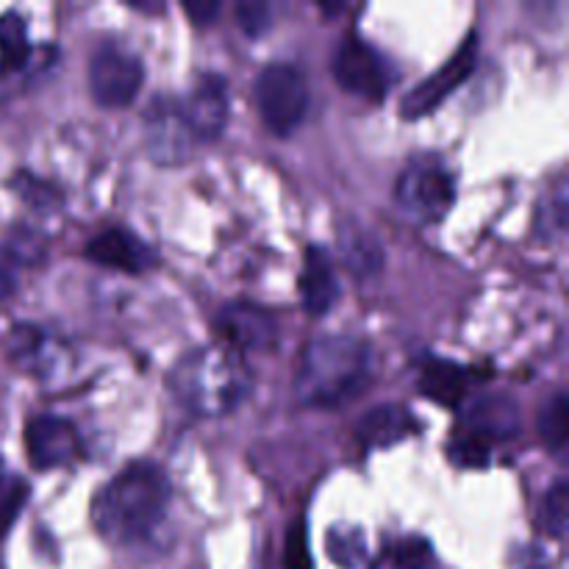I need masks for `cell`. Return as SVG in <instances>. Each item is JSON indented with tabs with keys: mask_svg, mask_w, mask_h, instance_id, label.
<instances>
[{
	"mask_svg": "<svg viewBox=\"0 0 569 569\" xmlns=\"http://www.w3.org/2000/svg\"><path fill=\"white\" fill-rule=\"evenodd\" d=\"M144 81V67L128 50L117 44H100L89 61V89L92 98L106 109H122L139 94Z\"/></svg>",
	"mask_w": 569,
	"mask_h": 569,
	"instance_id": "obj_6",
	"label": "cell"
},
{
	"mask_svg": "<svg viewBox=\"0 0 569 569\" xmlns=\"http://www.w3.org/2000/svg\"><path fill=\"white\" fill-rule=\"evenodd\" d=\"M415 417L403 406H378L359 422V442L365 448H389L415 431Z\"/></svg>",
	"mask_w": 569,
	"mask_h": 569,
	"instance_id": "obj_17",
	"label": "cell"
},
{
	"mask_svg": "<svg viewBox=\"0 0 569 569\" xmlns=\"http://www.w3.org/2000/svg\"><path fill=\"white\" fill-rule=\"evenodd\" d=\"M87 259L100 267H109V270L128 272V276H142V272L153 270L156 264L153 248L133 237L131 231H122V228H111V231L89 239Z\"/></svg>",
	"mask_w": 569,
	"mask_h": 569,
	"instance_id": "obj_13",
	"label": "cell"
},
{
	"mask_svg": "<svg viewBox=\"0 0 569 569\" xmlns=\"http://www.w3.org/2000/svg\"><path fill=\"white\" fill-rule=\"evenodd\" d=\"M539 437L548 445L553 453H565L567 437H569V400L567 392H556L553 398L545 400L539 409Z\"/></svg>",
	"mask_w": 569,
	"mask_h": 569,
	"instance_id": "obj_20",
	"label": "cell"
},
{
	"mask_svg": "<svg viewBox=\"0 0 569 569\" xmlns=\"http://www.w3.org/2000/svg\"><path fill=\"white\" fill-rule=\"evenodd\" d=\"M170 392L194 417H226L244 403L253 389V376L242 356L231 348L209 345L178 359L170 370Z\"/></svg>",
	"mask_w": 569,
	"mask_h": 569,
	"instance_id": "obj_3",
	"label": "cell"
},
{
	"mask_svg": "<svg viewBox=\"0 0 569 569\" xmlns=\"http://www.w3.org/2000/svg\"><path fill=\"white\" fill-rule=\"evenodd\" d=\"M489 453H492V445L487 439H481L478 433L461 431L459 437L450 439L448 456L453 465L465 467V470H478V467L489 465Z\"/></svg>",
	"mask_w": 569,
	"mask_h": 569,
	"instance_id": "obj_24",
	"label": "cell"
},
{
	"mask_svg": "<svg viewBox=\"0 0 569 569\" xmlns=\"http://www.w3.org/2000/svg\"><path fill=\"white\" fill-rule=\"evenodd\" d=\"M283 569H311L309 537H306L303 520H298L289 528L287 545H283Z\"/></svg>",
	"mask_w": 569,
	"mask_h": 569,
	"instance_id": "obj_26",
	"label": "cell"
},
{
	"mask_svg": "<svg viewBox=\"0 0 569 569\" xmlns=\"http://www.w3.org/2000/svg\"><path fill=\"white\" fill-rule=\"evenodd\" d=\"M172 489L153 461H133L111 478L92 503V522L114 545L148 542L170 511Z\"/></svg>",
	"mask_w": 569,
	"mask_h": 569,
	"instance_id": "obj_1",
	"label": "cell"
},
{
	"mask_svg": "<svg viewBox=\"0 0 569 569\" xmlns=\"http://www.w3.org/2000/svg\"><path fill=\"white\" fill-rule=\"evenodd\" d=\"M395 200L411 222L428 226V222L442 220L456 200L453 172L445 167L439 156H417L400 172Z\"/></svg>",
	"mask_w": 569,
	"mask_h": 569,
	"instance_id": "obj_4",
	"label": "cell"
},
{
	"mask_svg": "<svg viewBox=\"0 0 569 569\" xmlns=\"http://www.w3.org/2000/svg\"><path fill=\"white\" fill-rule=\"evenodd\" d=\"M328 553L342 569H359L367 561V539L361 528L339 522L328 531Z\"/></svg>",
	"mask_w": 569,
	"mask_h": 569,
	"instance_id": "obj_21",
	"label": "cell"
},
{
	"mask_svg": "<svg viewBox=\"0 0 569 569\" xmlns=\"http://www.w3.org/2000/svg\"><path fill=\"white\" fill-rule=\"evenodd\" d=\"M17 259L6 250V244H0V300L11 298L17 289Z\"/></svg>",
	"mask_w": 569,
	"mask_h": 569,
	"instance_id": "obj_28",
	"label": "cell"
},
{
	"mask_svg": "<svg viewBox=\"0 0 569 569\" xmlns=\"http://www.w3.org/2000/svg\"><path fill=\"white\" fill-rule=\"evenodd\" d=\"M183 11H187L194 26H209L220 14V3L217 0H192V3H183Z\"/></svg>",
	"mask_w": 569,
	"mask_h": 569,
	"instance_id": "obj_29",
	"label": "cell"
},
{
	"mask_svg": "<svg viewBox=\"0 0 569 569\" xmlns=\"http://www.w3.org/2000/svg\"><path fill=\"white\" fill-rule=\"evenodd\" d=\"M476 56H478V37L470 33L467 42L439 67L433 76H428L426 81L417 83L409 94L400 103V111H403L406 120H420V117L431 114L437 111L461 83L470 78L472 67H476Z\"/></svg>",
	"mask_w": 569,
	"mask_h": 569,
	"instance_id": "obj_7",
	"label": "cell"
},
{
	"mask_svg": "<svg viewBox=\"0 0 569 569\" xmlns=\"http://www.w3.org/2000/svg\"><path fill=\"white\" fill-rule=\"evenodd\" d=\"M465 431L481 439H509L520 431V409L509 395H483L465 409Z\"/></svg>",
	"mask_w": 569,
	"mask_h": 569,
	"instance_id": "obj_15",
	"label": "cell"
},
{
	"mask_svg": "<svg viewBox=\"0 0 569 569\" xmlns=\"http://www.w3.org/2000/svg\"><path fill=\"white\" fill-rule=\"evenodd\" d=\"M214 326L233 350H272L278 345L276 317L248 300H233L222 306Z\"/></svg>",
	"mask_w": 569,
	"mask_h": 569,
	"instance_id": "obj_11",
	"label": "cell"
},
{
	"mask_svg": "<svg viewBox=\"0 0 569 569\" xmlns=\"http://www.w3.org/2000/svg\"><path fill=\"white\" fill-rule=\"evenodd\" d=\"M395 569H437V553L422 537H409L395 548Z\"/></svg>",
	"mask_w": 569,
	"mask_h": 569,
	"instance_id": "obj_25",
	"label": "cell"
},
{
	"mask_svg": "<svg viewBox=\"0 0 569 569\" xmlns=\"http://www.w3.org/2000/svg\"><path fill=\"white\" fill-rule=\"evenodd\" d=\"M300 300L315 317L328 315L339 300V278L333 261L317 244L306 250L303 272H300Z\"/></svg>",
	"mask_w": 569,
	"mask_h": 569,
	"instance_id": "obj_14",
	"label": "cell"
},
{
	"mask_svg": "<svg viewBox=\"0 0 569 569\" xmlns=\"http://www.w3.org/2000/svg\"><path fill=\"white\" fill-rule=\"evenodd\" d=\"M339 253L348 270L356 278L376 276L383 264V250L370 231L359 228L356 222H345L339 228Z\"/></svg>",
	"mask_w": 569,
	"mask_h": 569,
	"instance_id": "obj_18",
	"label": "cell"
},
{
	"mask_svg": "<svg viewBox=\"0 0 569 569\" xmlns=\"http://www.w3.org/2000/svg\"><path fill=\"white\" fill-rule=\"evenodd\" d=\"M9 92H11V87H9V78H6V72L0 70V103H3V100L9 98Z\"/></svg>",
	"mask_w": 569,
	"mask_h": 569,
	"instance_id": "obj_30",
	"label": "cell"
},
{
	"mask_svg": "<svg viewBox=\"0 0 569 569\" xmlns=\"http://www.w3.org/2000/svg\"><path fill=\"white\" fill-rule=\"evenodd\" d=\"M333 76L339 87L365 100H383L389 89V70L383 56L370 42L359 37H348L333 59Z\"/></svg>",
	"mask_w": 569,
	"mask_h": 569,
	"instance_id": "obj_8",
	"label": "cell"
},
{
	"mask_svg": "<svg viewBox=\"0 0 569 569\" xmlns=\"http://www.w3.org/2000/svg\"><path fill=\"white\" fill-rule=\"evenodd\" d=\"M26 453L37 470H56L81 456V437L70 420L39 415L26 426Z\"/></svg>",
	"mask_w": 569,
	"mask_h": 569,
	"instance_id": "obj_10",
	"label": "cell"
},
{
	"mask_svg": "<svg viewBox=\"0 0 569 569\" xmlns=\"http://www.w3.org/2000/svg\"><path fill=\"white\" fill-rule=\"evenodd\" d=\"M237 22L248 37H261L272 26V6L253 0V3H237Z\"/></svg>",
	"mask_w": 569,
	"mask_h": 569,
	"instance_id": "obj_27",
	"label": "cell"
},
{
	"mask_svg": "<svg viewBox=\"0 0 569 569\" xmlns=\"http://www.w3.org/2000/svg\"><path fill=\"white\" fill-rule=\"evenodd\" d=\"M470 383V370L453 365V361L433 359L428 361L426 370H422L420 392L426 395V398H431L433 403L450 406V409H453V406L465 403Z\"/></svg>",
	"mask_w": 569,
	"mask_h": 569,
	"instance_id": "obj_16",
	"label": "cell"
},
{
	"mask_svg": "<svg viewBox=\"0 0 569 569\" xmlns=\"http://www.w3.org/2000/svg\"><path fill=\"white\" fill-rule=\"evenodd\" d=\"M26 500H28V483L22 481L17 472L6 470V467L0 465V539H3L6 531L14 526V520L20 517Z\"/></svg>",
	"mask_w": 569,
	"mask_h": 569,
	"instance_id": "obj_22",
	"label": "cell"
},
{
	"mask_svg": "<svg viewBox=\"0 0 569 569\" xmlns=\"http://www.w3.org/2000/svg\"><path fill=\"white\" fill-rule=\"evenodd\" d=\"M376 378V353L350 333H326L311 339L300 359L295 392L303 406L339 409L359 398Z\"/></svg>",
	"mask_w": 569,
	"mask_h": 569,
	"instance_id": "obj_2",
	"label": "cell"
},
{
	"mask_svg": "<svg viewBox=\"0 0 569 569\" xmlns=\"http://www.w3.org/2000/svg\"><path fill=\"white\" fill-rule=\"evenodd\" d=\"M31 53L26 20L17 11L0 14V61H3L6 70H22Z\"/></svg>",
	"mask_w": 569,
	"mask_h": 569,
	"instance_id": "obj_19",
	"label": "cell"
},
{
	"mask_svg": "<svg viewBox=\"0 0 569 569\" xmlns=\"http://www.w3.org/2000/svg\"><path fill=\"white\" fill-rule=\"evenodd\" d=\"M144 142L159 164H181L192 156L194 137L172 98H153L144 114Z\"/></svg>",
	"mask_w": 569,
	"mask_h": 569,
	"instance_id": "obj_9",
	"label": "cell"
},
{
	"mask_svg": "<svg viewBox=\"0 0 569 569\" xmlns=\"http://www.w3.org/2000/svg\"><path fill=\"white\" fill-rule=\"evenodd\" d=\"M256 103L264 126L276 137H289L309 111V89L292 64H267L256 78Z\"/></svg>",
	"mask_w": 569,
	"mask_h": 569,
	"instance_id": "obj_5",
	"label": "cell"
},
{
	"mask_svg": "<svg viewBox=\"0 0 569 569\" xmlns=\"http://www.w3.org/2000/svg\"><path fill=\"white\" fill-rule=\"evenodd\" d=\"M178 103H181V114L194 142H211L226 131L228 92L220 76H200L187 100H178Z\"/></svg>",
	"mask_w": 569,
	"mask_h": 569,
	"instance_id": "obj_12",
	"label": "cell"
},
{
	"mask_svg": "<svg viewBox=\"0 0 569 569\" xmlns=\"http://www.w3.org/2000/svg\"><path fill=\"white\" fill-rule=\"evenodd\" d=\"M567 509H569V489L565 478L548 489L542 500V515H539V526L548 531L553 539H561L567 533Z\"/></svg>",
	"mask_w": 569,
	"mask_h": 569,
	"instance_id": "obj_23",
	"label": "cell"
}]
</instances>
